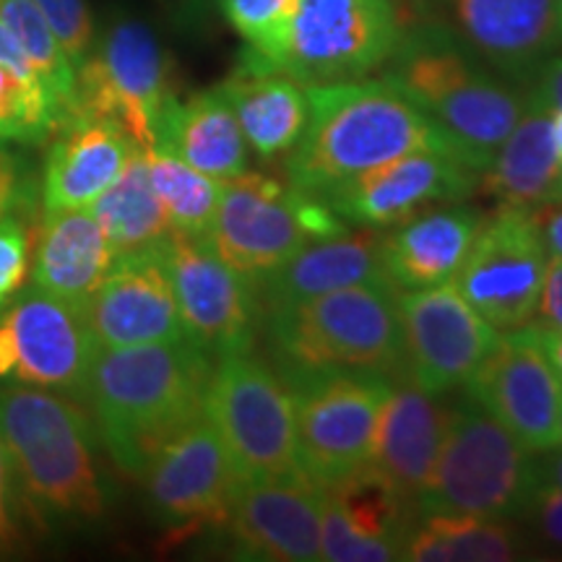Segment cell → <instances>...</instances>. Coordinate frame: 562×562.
I'll return each mask as SVG.
<instances>
[{
    "label": "cell",
    "mask_w": 562,
    "mask_h": 562,
    "mask_svg": "<svg viewBox=\"0 0 562 562\" xmlns=\"http://www.w3.org/2000/svg\"><path fill=\"white\" fill-rule=\"evenodd\" d=\"M560 9H562V0H560Z\"/></svg>",
    "instance_id": "816d5d0a"
},
{
    "label": "cell",
    "mask_w": 562,
    "mask_h": 562,
    "mask_svg": "<svg viewBox=\"0 0 562 562\" xmlns=\"http://www.w3.org/2000/svg\"><path fill=\"white\" fill-rule=\"evenodd\" d=\"M170 100V66L157 32L133 13H112L76 70V112L117 123L149 149Z\"/></svg>",
    "instance_id": "9c48e42d"
},
{
    "label": "cell",
    "mask_w": 562,
    "mask_h": 562,
    "mask_svg": "<svg viewBox=\"0 0 562 562\" xmlns=\"http://www.w3.org/2000/svg\"><path fill=\"white\" fill-rule=\"evenodd\" d=\"M30 235L24 222L11 214L0 216V307L19 292L30 271Z\"/></svg>",
    "instance_id": "74e56055"
},
{
    "label": "cell",
    "mask_w": 562,
    "mask_h": 562,
    "mask_svg": "<svg viewBox=\"0 0 562 562\" xmlns=\"http://www.w3.org/2000/svg\"><path fill=\"white\" fill-rule=\"evenodd\" d=\"M100 344L79 305L30 286L0 315V378L83 402Z\"/></svg>",
    "instance_id": "9a60e30c"
},
{
    "label": "cell",
    "mask_w": 562,
    "mask_h": 562,
    "mask_svg": "<svg viewBox=\"0 0 562 562\" xmlns=\"http://www.w3.org/2000/svg\"><path fill=\"white\" fill-rule=\"evenodd\" d=\"M398 321L404 378L435 396L467 385L501 339L456 284L398 292Z\"/></svg>",
    "instance_id": "e0dca14e"
},
{
    "label": "cell",
    "mask_w": 562,
    "mask_h": 562,
    "mask_svg": "<svg viewBox=\"0 0 562 562\" xmlns=\"http://www.w3.org/2000/svg\"><path fill=\"white\" fill-rule=\"evenodd\" d=\"M467 393L526 451L560 448L562 381L531 326L501 334L495 349L469 378Z\"/></svg>",
    "instance_id": "ac0fdd59"
},
{
    "label": "cell",
    "mask_w": 562,
    "mask_h": 562,
    "mask_svg": "<svg viewBox=\"0 0 562 562\" xmlns=\"http://www.w3.org/2000/svg\"><path fill=\"white\" fill-rule=\"evenodd\" d=\"M537 474L542 484H552V487L562 490V451H558V448L544 451L542 459L537 461Z\"/></svg>",
    "instance_id": "bcb514c9"
},
{
    "label": "cell",
    "mask_w": 562,
    "mask_h": 562,
    "mask_svg": "<svg viewBox=\"0 0 562 562\" xmlns=\"http://www.w3.org/2000/svg\"><path fill=\"white\" fill-rule=\"evenodd\" d=\"M146 167L170 229L191 237H206L220 209L224 182L209 178L172 151L149 146L144 149Z\"/></svg>",
    "instance_id": "d6a6232c"
},
{
    "label": "cell",
    "mask_w": 562,
    "mask_h": 562,
    "mask_svg": "<svg viewBox=\"0 0 562 562\" xmlns=\"http://www.w3.org/2000/svg\"><path fill=\"white\" fill-rule=\"evenodd\" d=\"M412 151H448L438 125L389 79L307 87V123L286 154V182L326 195L344 180Z\"/></svg>",
    "instance_id": "3957f363"
},
{
    "label": "cell",
    "mask_w": 562,
    "mask_h": 562,
    "mask_svg": "<svg viewBox=\"0 0 562 562\" xmlns=\"http://www.w3.org/2000/svg\"><path fill=\"white\" fill-rule=\"evenodd\" d=\"M0 3H3V0H0Z\"/></svg>",
    "instance_id": "f5cc1de1"
},
{
    "label": "cell",
    "mask_w": 562,
    "mask_h": 562,
    "mask_svg": "<svg viewBox=\"0 0 562 562\" xmlns=\"http://www.w3.org/2000/svg\"><path fill=\"white\" fill-rule=\"evenodd\" d=\"M482 220V211L446 203L391 227L381 240L385 281L402 292L451 284L467 261Z\"/></svg>",
    "instance_id": "d4e9b609"
},
{
    "label": "cell",
    "mask_w": 562,
    "mask_h": 562,
    "mask_svg": "<svg viewBox=\"0 0 562 562\" xmlns=\"http://www.w3.org/2000/svg\"><path fill=\"white\" fill-rule=\"evenodd\" d=\"M480 172L448 151H412L344 180L323 201L347 224L391 229L425 211L469 199Z\"/></svg>",
    "instance_id": "d6986e66"
},
{
    "label": "cell",
    "mask_w": 562,
    "mask_h": 562,
    "mask_svg": "<svg viewBox=\"0 0 562 562\" xmlns=\"http://www.w3.org/2000/svg\"><path fill=\"white\" fill-rule=\"evenodd\" d=\"M396 0H297L271 68L305 87L368 79L402 34Z\"/></svg>",
    "instance_id": "8fae6325"
},
{
    "label": "cell",
    "mask_w": 562,
    "mask_h": 562,
    "mask_svg": "<svg viewBox=\"0 0 562 562\" xmlns=\"http://www.w3.org/2000/svg\"><path fill=\"white\" fill-rule=\"evenodd\" d=\"M531 326L547 328V331H562V256H550Z\"/></svg>",
    "instance_id": "60d3db41"
},
{
    "label": "cell",
    "mask_w": 562,
    "mask_h": 562,
    "mask_svg": "<svg viewBox=\"0 0 562 562\" xmlns=\"http://www.w3.org/2000/svg\"><path fill=\"white\" fill-rule=\"evenodd\" d=\"M32 3L37 5L70 63L79 70L97 37L87 0H32Z\"/></svg>",
    "instance_id": "8d00e7d4"
},
{
    "label": "cell",
    "mask_w": 562,
    "mask_h": 562,
    "mask_svg": "<svg viewBox=\"0 0 562 562\" xmlns=\"http://www.w3.org/2000/svg\"><path fill=\"white\" fill-rule=\"evenodd\" d=\"M224 19L248 42L243 60L271 68L297 0H220Z\"/></svg>",
    "instance_id": "d590c367"
},
{
    "label": "cell",
    "mask_w": 562,
    "mask_h": 562,
    "mask_svg": "<svg viewBox=\"0 0 562 562\" xmlns=\"http://www.w3.org/2000/svg\"><path fill=\"white\" fill-rule=\"evenodd\" d=\"M381 240L378 229L362 227L355 235L344 232L331 240L305 245L290 261L256 281L263 315L351 284L385 281Z\"/></svg>",
    "instance_id": "484cf974"
},
{
    "label": "cell",
    "mask_w": 562,
    "mask_h": 562,
    "mask_svg": "<svg viewBox=\"0 0 562 562\" xmlns=\"http://www.w3.org/2000/svg\"><path fill=\"white\" fill-rule=\"evenodd\" d=\"M55 133L42 170L45 211L89 209L140 149L117 123L83 112L63 121Z\"/></svg>",
    "instance_id": "cb8c5ba5"
},
{
    "label": "cell",
    "mask_w": 562,
    "mask_h": 562,
    "mask_svg": "<svg viewBox=\"0 0 562 562\" xmlns=\"http://www.w3.org/2000/svg\"><path fill=\"white\" fill-rule=\"evenodd\" d=\"M446 427L448 406L409 378H398L378 422L368 469L393 495L417 508L446 438Z\"/></svg>",
    "instance_id": "603a6c76"
},
{
    "label": "cell",
    "mask_w": 562,
    "mask_h": 562,
    "mask_svg": "<svg viewBox=\"0 0 562 562\" xmlns=\"http://www.w3.org/2000/svg\"><path fill=\"white\" fill-rule=\"evenodd\" d=\"M154 146L172 151L195 170L227 182L248 172V140L222 87L167 102Z\"/></svg>",
    "instance_id": "83f0119b"
},
{
    "label": "cell",
    "mask_w": 562,
    "mask_h": 562,
    "mask_svg": "<svg viewBox=\"0 0 562 562\" xmlns=\"http://www.w3.org/2000/svg\"><path fill=\"white\" fill-rule=\"evenodd\" d=\"M0 21L30 58L34 74L50 94V102L58 115V125L76 112V66L63 50L50 26L32 0H3ZM58 131V128H55Z\"/></svg>",
    "instance_id": "836d02e7"
},
{
    "label": "cell",
    "mask_w": 562,
    "mask_h": 562,
    "mask_svg": "<svg viewBox=\"0 0 562 562\" xmlns=\"http://www.w3.org/2000/svg\"><path fill=\"white\" fill-rule=\"evenodd\" d=\"M89 211L102 224L117 256L151 248L170 232V222L151 186L144 149L133 154L121 178L91 203Z\"/></svg>",
    "instance_id": "1f68e13d"
},
{
    "label": "cell",
    "mask_w": 562,
    "mask_h": 562,
    "mask_svg": "<svg viewBox=\"0 0 562 562\" xmlns=\"http://www.w3.org/2000/svg\"><path fill=\"white\" fill-rule=\"evenodd\" d=\"M214 360L191 339L100 349L83 391L112 461L140 476L151 456L203 414Z\"/></svg>",
    "instance_id": "6da1fadb"
},
{
    "label": "cell",
    "mask_w": 562,
    "mask_h": 562,
    "mask_svg": "<svg viewBox=\"0 0 562 562\" xmlns=\"http://www.w3.org/2000/svg\"><path fill=\"white\" fill-rule=\"evenodd\" d=\"M19 505L21 495L16 492V480H13L9 448L0 435V552H9L19 544Z\"/></svg>",
    "instance_id": "f35d334b"
},
{
    "label": "cell",
    "mask_w": 562,
    "mask_h": 562,
    "mask_svg": "<svg viewBox=\"0 0 562 562\" xmlns=\"http://www.w3.org/2000/svg\"><path fill=\"white\" fill-rule=\"evenodd\" d=\"M547 203H552V206H562V170H560V175H558V182H554V188H552V193H550V201ZM544 203V206H547Z\"/></svg>",
    "instance_id": "681fc988"
},
{
    "label": "cell",
    "mask_w": 562,
    "mask_h": 562,
    "mask_svg": "<svg viewBox=\"0 0 562 562\" xmlns=\"http://www.w3.org/2000/svg\"><path fill=\"white\" fill-rule=\"evenodd\" d=\"M414 19L446 26L484 66L524 89L562 53L560 0H417Z\"/></svg>",
    "instance_id": "5bb4252c"
},
{
    "label": "cell",
    "mask_w": 562,
    "mask_h": 562,
    "mask_svg": "<svg viewBox=\"0 0 562 562\" xmlns=\"http://www.w3.org/2000/svg\"><path fill=\"white\" fill-rule=\"evenodd\" d=\"M347 232V222L318 195L269 175L243 172L224 182L214 224L203 237L222 261L258 281L294 252Z\"/></svg>",
    "instance_id": "52a82bcc"
},
{
    "label": "cell",
    "mask_w": 562,
    "mask_h": 562,
    "mask_svg": "<svg viewBox=\"0 0 562 562\" xmlns=\"http://www.w3.org/2000/svg\"><path fill=\"white\" fill-rule=\"evenodd\" d=\"M383 79L438 125L456 159L484 172L521 121L529 91L467 50L435 21H404Z\"/></svg>",
    "instance_id": "7a4b0ae2"
},
{
    "label": "cell",
    "mask_w": 562,
    "mask_h": 562,
    "mask_svg": "<svg viewBox=\"0 0 562 562\" xmlns=\"http://www.w3.org/2000/svg\"><path fill=\"white\" fill-rule=\"evenodd\" d=\"M526 558V542L505 518L432 513L414 526L404 560L412 562H510Z\"/></svg>",
    "instance_id": "4dcf8cb0"
},
{
    "label": "cell",
    "mask_w": 562,
    "mask_h": 562,
    "mask_svg": "<svg viewBox=\"0 0 562 562\" xmlns=\"http://www.w3.org/2000/svg\"><path fill=\"white\" fill-rule=\"evenodd\" d=\"M398 292L364 281L263 315L269 351L284 381L318 372L404 375Z\"/></svg>",
    "instance_id": "5b68a950"
},
{
    "label": "cell",
    "mask_w": 562,
    "mask_h": 562,
    "mask_svg": "<svg viewBox=\"0 0 562 562\" xmlns=\"http://www.w3.org/2000/svg\"><path fill=\"white\" fill-rule=\"evenodd\" d=\"M284 383L294 404L302 472L331 487L368 467L396 381L378 372H318Z\"/></svg>",
    "instance_id": "30bf717a"
},
{
    "label": "cell",
    "mask_w": 562,
    "mask_h": 562,
    "mask_svg": "<svg viewBox=\"0 0 562 562\" xmlns=\"http://www.w3.org/2000/svg\"><path fill=\"white\" fill-rule=\"evenodd\" d=\"M0 435L21 497L50 521H94L108 510L97 432L63 393L11 383L0 389Z\"/></svg>",
    "instance_id": "277c9868"
},
{
    "label": "cell",
    "mask_w": 562,
    "mask_h": 562,
    "mask_svg": "<svg viewBox=\"0 0 562 562\" xmlns=\"http://www.w3.org/2000/svg\"><path fill=\"white\" fill-rule=\"evenodd\" d=\"M138 480L157 521L191 533L222 529L243 476L203 412L151 456Z\"/></svg>",
    "instance_id": "2e32d148"
},
{
    "label": "cell",
    "mask_w": 562,
    "mask_h": 562,
    "mask_svg": "<svg viewBox=\"0 0 562 562\" xmlns=\"http://www.w3.org/2000/svg\"><path fill=\"white\" fill-rule=\"evenodd\" d=\"M539 484L531 451L467 393L448 406L446 438L417 510L516 518L526 516Z\"/></svg>",
    "instance_id": "8992f818"
},
{
    "label": "cell",
    "mask_w": 562,
    "mask_h": 562,
    "mask_svg": "<svg viewBox=\"0 0 562 562\" xmlns=\"http://www.w3.org/2000/svg\"><path fill=\"white\" fill-rule=\"evenodd\" d=\"M170 271L182 331L211 360L250 351L263 321L256 281L235 271L201 237L170 229L159 243Z\"/></svg>",
    "instance_id": "4fadbf2b"
},
{
    "label": "cell",
    "mask_w": 562,
    "mask_h": 562,
    "mask_svg": "<svg viewBox=\"0 0 562 562\" xmlns=\"http://www.w3.org/2000/svg\"><path fill=\"white\" fill-rule=\"evenodd\" d=\"M203 412L243 480L300 469L292 393L271 364L250 351L214 360Z\"/></svg>",
    "instance_id": "ba28073f"
},
{
    "label": "cell",
    "mask_w": 562,
    "mask_h": 562,
    "mask_svg": "<svg viewBox=\"0 0 562 562\" xmlns=\"http://www.w3.org/2000/svg\"><path fill=\"white\" fill-rule=\"evenodd\" d=\"M533 216H537L539 232H542V240L550 250V256H562V206H547L533 209Z\"/></svg>",
    "instance_id": "ee69618b"
},
{
    "label": "cell",
    "mask_w": 562,
    "mask_h": 562,
    "mask_svg": "<svg viewBox=\"0 0 562 562\" xmlns=\"http://www.w3.org/2000/svg\"><path fill=\"white\" fill-rule=\"evenodd\" d=\"M323 487L302 469L284 476L240 480L227 529L243 558L271 562L321 560Z\"/></svg>",
    "instance_id": "ffe728a7"
},
{
    "label": "cell",
    "mask_w": 562,
    "mask_h": 562,
    "mask_svg": "<svg viewBox=\"0 0 562 562\" xmlns=\"http://www.w3.org/2000/svg\"><path fill=\"white\" fill-rule=\"evenodd\" d=\"M21 188V167L11 151L0 149V216L11 214L24 199Z\"/></svg>",
    "instance_id": "7bdbcfd3"
},
{
    "label": "cell",
    "mask_w": 562,
    "mask_h": 562,
    "mask_svg": "<svg viewBox=\"0 0 562 562\" xmlns=\"http://www.w3.org/2000/svg\"><path fill=\"white\" fill-rule=\"evenodd\" d=\"M417 508L393 495L368 467L323 487L321 560L393 562L404 560Z\"/></svg>",
    "instance_id": "7402d4cb"
},
{
    "label": "cell",
    "mask_w": 562,
    "mask_h": 562,
    "mask_svg": "<svg viewBox=\"0 0 562 562\" xmlns=\"http://www.w3.org/2000/svg\"><path fill=\"white\" fill-rule=\"evenodd\" d=\"M550 250L542 240L533 209L497 206L484 216L456 290L497 331L529 326L542 294Z\"/></svg>",
    "instance_id": "7c38bea8"
},
{
    "label": "cell",
    "mask_w": 562,
    "mask_h": 562,
    "mask_svg": "<svg viewBox=\"0 0 562 562\" xmlns=\"http://www.w3.org/2000/svg\"><path fill=\"white\" fill-rule=\"evenodd\" d=\"M560 446H562V409H560Z\"/></svg>",
    "instance_id": "f907efd6"
},
{
    "label": "cell",
    "mask_w": 562,
    "mask_h": 562,
    "mask_svg": "<svg viewBox=\"0 0 562 562\" xmlns=\"http://www.w3.org/2000/svg\"><path fill=\"white\" fill-rule=\"evenodd\" d=\"M159 243L117 256L100 290L83 305L100 349L188 339Z\"/></svg>",
    "instance_id": "44dd1931"
},
{
    "label": "cell",
    "mask_w": 562,
    "mask_h": 562,
    "mask_svg": "<svg viewBox=\"0 0 562 562\" xmlns=\"http://www.w3.org/2000/svg\"><path fill=\"white\" fill-rule=\"evenodd\" d=\"M220 87L235 108L248 149L271 161L294 149L307 123V87L277 68L240 58Z\"/></svg>",
    "instance_id": "f1b7e54d"
},
{
    "label": "cell",
    "mask_w": 562,
    "mask_h": 562,
    "mask_svg": "<svg viewBox=\"0 0 562 562\" xmlns=\"http://www.w3.org/2000/svg\"><path fill=\"white\" fill-rule=\"evenodd\" d=\"M117 252L89 209L47 211L32 258V286L83 307Z\"/></svg>",
    "instance_id": "4316f807"
},
{
    "label": "cell",
    "mask_w": 562,
    "mask_h": 562,
    "mask_svg": "<svg viewBox=\"0 0 562 562\" xmlns=\"http://www.w3.org/2000/svg\"><path fill=\"white\" fill-rule=\"evenodd\" d=\"M58 128V115L37 74L0 63V138L42 144Z\"/></svg>",
    "instance_id": "e575fe53"
},
{
    "label": "cell",
    "mask_w": 562,
    "mask_h": 562,
    "mask_svg": "<svg viewBox=\"0 0 562 562\" xmlns=\"http://www.w3.org/2000/svg\"><path fill=\"white\" fill-rule=\"evenodd\" d=\"M562 170V157L552 136V110L533 100L526 104L521 121L503 140L487 170L480 172V186L497 206L539 209Z\"/></svg>",
    "instance_id": "f546056e"
},
{
    "label": "cell",
    "mask_w": 562,
    "mask_h": 562,
    "mask_svg": "<svg viewBox=\"0 0 562 562\" xmlns=\"http://www.w3.org/2000/svg\"><path fill=\"white\" fill-rule=\"evenodd\" d=\"M529 100L542 104L547 110L562 108V53L554 55L552 60H547V66L539 70L537 79L531 81Z\"/></svg>",
    "instance_id": "b9f144b4"
},
{
    "label": "cell",
    "mask_w": 562,
    "mask_h": 562,
    "mask_svg": "<svg viewBox=\"0 0 562 562\" xmlns=\"http://www.w3.org/2000/svg\"><path fill=\"white\" fill-rule=\"evenodd\" d=\"M0 63H9L16 70H24V74H34L30 58H26L16 37L9 32V26L0 21Z\"/></svg>",
    "instance_id": "f6af8a7d"
},
{
    "label": "cell",
    "mask_w": 562,
    "mask_h": 562,
    "mask_svg": "<svg viewBox=\"0 0 562 562\" xmlns=\"http://www.w3.org/2000/svg\"><path fill=\"white\" fill-rule=\"evenodd\" d=\"M526 516L537 526V531L550 542L552 547L562 550V490L552 487V484H539L533 492L529 510Z\"/></svg>",
    "instance_id": "ab89813d"
},
{
    "label": "cell",
    "mask_w": 562,
    "mask_h": 562,
    "mask_svg": "<svg viewBox=\"0 0 562 562\" xmlns=\"http://www.w3.org/2000/svg\"><path fill=\"white\" fill-rule=\"evenodd\" d=\"M552 136H554V144H558V151L562 157V108L552 112Z\"/></svg>",
    "instance_id": "c3c4849f"
},
{
    "label": "cell",
    "mask_w": 562,
    "mask_h": 562,
    "mask_svg": "<svg viewBox=\"0 0 562 562\" xmlns=\"http://www.w3.org/2000/svg\"><path fill=\"white\" fill-rule=\"evenodd\" d=\"M531 328L537 331V339H539V344H542L547 360L552 362L554 372H558V378L562 381V331H547V328H537V326H531Z\"/></svg>",
    "instance_id": "7dc6e473"
}]
</instances>
